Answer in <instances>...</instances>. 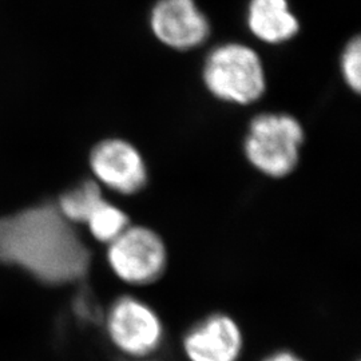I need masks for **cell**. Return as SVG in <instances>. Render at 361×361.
<instances>
[{
    "label": "cell",
    "mask_w": 361,
    "mask_h": 361,
    "mask_svg": "<svg viewBox=\"0 0 361 361\" xmlns=\"http://www.w3.org/2000/svg\"><path fill=\"white\" fill-rule=\"evenodd\" d=\"M0 262L46 284H68L87 273L90 252L58 207L43 205L0 219Z\"/></svg>",
    "instance_id": "cell-1"
},
{
    "label": "cell",
    "mask_w": 361,
    "mask_h": 361,
    "mask_svg": "<svg viewBox=\"0 0 361 361\" xmlns=\"http://www.w3.org/2000/svg\"><path fill=\"white\" fill-rule=\"evenodd\" d=\"M207 91L226 104H255L267 90L261 58L243 43H225L209 52L202 68Z\"/></svg>",
    "instance_id": "cell-2"
},
{
    "label": "cell",
    "mask_w": 361,
    "mask_h": 361,
    "mask_svg": "<svg viewBox=\"0 0 361 361\" xmlns=\"http://www.w3.org/2000/svg\"><path fill=\"white\" fill-rule=\"evenodd\" d=\"M304 142V129L295 116L283 113L256 116L246 133V159L259 173L283 178L296 169Z\"/></svg>",
    "instance_id": "cell-3"
},
{
    "label": "cell",
    "mask_w": 361,
    "mask_h": 361,
    "mask_svg": "<svg viewBox=\"0 0 361 361\" xmlns=\"http://www.w3.org/2000/svg\"><path fill=\"white\" fill-rule=\"evenodd\" d=\"M107 261L116 277L130 285L158 280L168 264L162 238L149 228L129 226L109 244Z\"/></svg>",
    "instance_id": "cell-4"
},
{
    "label": "cell",
    "mask_w": 361,
    "mask_h": 361,
    "mask_svg": "<svg viewBox=\"0 0 361 361\" xmlns=\"http://www.w3.org/2000/svg\"><path fill=\"white\" fill-rule=\"evenodd\" d=\"M111 343L125 355L146 357L159 348L164 326L153 308L135 297L118 298L106 319Z\"/></svg>",
    "instance_id": "cell-5"
},
{
    "label": "cell",
    "mask_w": 361,
    "mask_h": 361,
    "mask_svg": "<svg viewBox=\"0 0 361 361\" xmlns=\"http://www.w3.org/2000/svg\"><path fill=\"white\" fill-rule=\"evenodd\" d=\"M149 23L155 38L178 51L201 46L210 35L209 19L194 0H158Z\"/></svg>",
    "instance_id": "cell-6"
},
{
    "label": "cell",
    "mask_w": 361,
    "mask_h": 361,
    "mask_svg": "<svg viewBox=\"0 0 361 361\" xmlns=\"http://www.w3.org/2000/svg\"><path fill=\"white\" fill-rule=\"evenodd\" d=\"M94 176L116 193H138L147 183V168L140 150L131 143L110 138L98 143L90 155Z\"/></svg>",
    "instance_id": "cell-7"
},
{
    "label": "cell",
    "mask_w": 361,
    "mask_h": 361,
    "mask_svg": "<svg viewBox=\"0 0 361 361\" xmlns=\"http://www.w3.org/2000/svg\"><path fill=\"white\" fill-rule=\"evenodd\" d=\"M243 347L238 324L222 313L195 324L183 338V350L190 361H237Z\"/></svg>",
    "instance_id": "cell-8"
},
{
    "label": "cell",
    "mask_w": 361,
    "mask_h": 361,
    "mask_svg": "<svg viewBox=\"0 0 361 361\" xmlns=\"http://www.w3.org/2000/svg\"><path fill=\"white\" fill-rule=\"evenodd\" d=\"M246 25L258 40L268 44L286 43L300 31V22L288 0H250Z\"/></svg>",
    "instance_id": "cell-9"
},
{
    "label": "cell",
    "mask_w": 361,
    "mask_h": 361,
    "mask_svg": "<svg viewBox=\"0 0 361 361\" xmlns=\"http://www.w3.org/2000/svg\"><path fill=\"white\" fill-rule=\"evenodd\" d=\"M104 201L99 185L95 180H86L63 194L58 209L70 222H86Z\"/></svg>",
    "instance_id": "cell-10"
},
{
    "label": "cell",
    "mask_w": 361,
    "mask_h": 361,
    "mask_svg": "<svg viewBox=\"0 0 361 361\" xmlns=\"http://www.w3.org/2000/svg\"><path fill=\"white\" fill-rule=\"evenodd\" d=\"M91 234L101 243L110 244L130 226L128 214L104 200L86 221Z\"/></svg>",
    "instance_id": "cell-11"
},
{
    "label": "cell",
    "mask_w": 361,
    "mask_h": 361,
    "mask_svg": "<svg viewBox=\"0 0 361 361\" xmlns=\"http://www.w3.org/2000/svg\"><path fill=\"white\" fill-rule=\"evenodd\" d=\"M341 74L345 83L355 92H360L361 89V40L360 37H355L345 46L341 55Z\"/></svg>",
    "instance_id": "cell-12"
},
{
    "label": "cell",
    "mask_w": 361,
    "mask_h": 361,
    "mask_svg": "<svg viewBox=\"0 0 361 361\" xmlns=\"http://www.w3.org/2000/svg\"><path fill=\"white\" fill-rule=\"evenodd\" d=\"M264 361H304L302 359H300L297 355L289 352V350H280V352H276L271 356H268Z\"/></svg>",
    "instance_id": "cell-13"
}]
</instances>
